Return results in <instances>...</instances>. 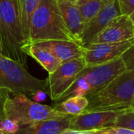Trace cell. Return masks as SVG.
<instances>
[{
    "mask_svg": "<svg viewBox=\"0 0 134 134\" xmlns=\"http://www.w3.org/2000/svg\"><path fill=\"white\" fill-rule=\"evenodd\" d=\"M0 42L2 55L27 68V55L17 0H0Z\"/></svg>",
    "mask_w": 134,
    "mask_h": 134,
    "instance_id": "cell-1",
    "label": "cell"
},
{
    "mask_svg": "<svg viewBox=\"0 0 134 134\" xmlns=\"http://www.w3.org/2000/svg\"><path fill=\"white\" fill-rule=\"evenodd\" d=\"M48 40L75 42L65 25L57 0H40L31 20L29 45Z\"/></svg>",
    "mask_w": 134,
    "mask_h": 134,
    "instance_id": "cell-2",
    "label": "cell"
},
{
    "mask_svg": "<svg viewBox=\"0 0 134 134\" xmlns=\"http://www.w3.org/2000/svg\"><path fill=\"white\" fill-rule=\"evenodd\" d=\"M134 95V65L119 75L101 91L88 98L82 112L129 110Z\"/></svg>",
    "mask_w": 134,
    "mask_h": 134,
    "instance_id": "cell-3",
    "label": "cell"
},
{
    "mask_svg": "<svg viewBox=\"0 0 134 134\" xmlns=\"http://www.w3.org/2000/svg\"><path fill=\"white\" fill-rule=\"evenodd\" d=\"M54 108L29 99L24 93H11L5 102V116L20 126L68 116Z\"/></svg>",
    "mask_w": 134,
    "mask_h": 134,
    "instance_id": "cell-4",
    "label": "cell"
},
{
    "mask_svg": "<svg viewBox=\"0 0 134 134\" xmlns=\"http://www.w3.org/2000/svg\"><path fill=\"white\" fill-rule=\"evenodd\" d=\"M0 88L12 93L32 94L37 91L47 93L46 79H38L31 75L20 63L0 54Z\"/></svg>",
    "mask_w": 134,
    "mask_h": 134,
    "instance_id": "cell-5",
    "label": "cell"
},
{
    "mask_svg": "<svg viewBox=\"0 0 134 134\" xmlns=\"http://www.w3.org/2000/svg\"><path fill=\"white\" fill-rule=\"evenodd\" d=\"M129 68L124 56L100 65L86 67L79 75L86 89V98L101 91L111 82Z\"/></svg>",
    "mask_w": 134,
    "mask_h": 134,
    "instance_id": "cell-6",
    "label": "cell"
},
{
    "mask_svg": "<svg viewBox=\"0 0 134 134\" xmlns=\"http://www.w3.org/2000/svg\"><path fill=\"white\" fill-rule=\"evenodd\" d=\"M86 67L83 57L62 63L58 69L49 74L46 80L47 94L56 103L68 92L79 75Z\"/></svg>",
    "mask_w": 134,
    "mask_h": 134,
    "instance_id": "cell-7",
    "label": "cell"
},
{
    "mask_svg": "<svg viewBox=\"0 0 134 134\" xmlns=\"http://www.w3.org/2000/svg\"><path fill=\"white\" fill-rule=\"evenodd\" d=\"M134 46V39L117 43L90 44L82 48V57L86 67L113 61L125 55Z\"/></svg>",
    "mask_w": 134,
    "mask_h": 134,
    "instance_id": "cell-8",
    "label": "cell"
},
{
    "mask_svg": "<svg viewBox=\"0 0 134 134\" xmlns=\"http://www.w3.org/2000/svg\"><path fill=\"white\" fill-rule=\"evenodd\" d=\"M134 39V24L128 15L114 18L90 44L117 43Z\"/></svg>",
    "mask_w": 134,
    "mask_h": 134,
    "instance_id": "cell-9",
    "label": "cell"
},
{
    "mask_svg": "<svg viewBox=\"0 0 134 134\" xmlns=\"http://www.w3.org/2000/svg\"><path fill=\"white\" fill-rule=\"evenodd\" d=\"M124 111L84 112L72 117L69 129L75 130H100L115 126L119 115Z\"/></svg>",
    "mask_w": 134,
    "mask_h": 134,
    "instance_id": "cell-10",
    "label": "cell"
},
{
    "mask_svg": "<svg viewBox=\"0 0 134 134\" xmlns=\"http://www.w3.org/2000/svg\"><path fill=\"white\" fill-rule=\"evenodd\" d=\"M122 15L117 0L110 1L100 12L85 27L79 40V45L84 48L88 46L93 38L102 31L115 17Z\"/></svg>",
    "mask_w": 134,
    "mask_h": 134,
    "instance_id": "cell-11",
    "label": "cell"
},
{
    "mask_svg": "<svg viewBox=\"0 0 134 134\" xmlns=\"http://www.w3.org/2000/svg\"><path fill=\"white\" fill-rule=\"evenodd\" d=\"M32 45L49 51L62 63L82 57V47L73 41L48 40Z\"/></svg>",
    "mask_w": 134,
    "mask_h": 134,
    "instance_id": "cell-12",
    "label": "cell"
},
{
    "mask_svg": "<svg viewBox=\"0 0 134 134\" xmlns=\"http://www.w3.org/2000/svg\"><path fill=\"white\" fill-rule=\"evenodd\" d=\"M57 3L65 25L75 42L79 44L80 38L85 28V23L75 2L57 0Z\"/></svg>",
    "mask_w": 134,
    "mask_h": 134,
    "instance_id": "cell-13",
    "label": "cell"
},
{
    "mask_svg": "<svg viewBox=\"0 0 134 134\" xmlns=\"http://www.w3.org/2000/svg\"><path fill=\"white\" fill-rule=\"evenodd\" d=\"M72 117L73 115H68L61 119L46 120L20 126L16 134H61L65 130L70 128Z\"/></svg>",
    "mask_w": 134,
    "mask_h": 134,
    "instance_id": "cell-14",
    "label": "cell"
},
{
    "mask_svg": "<svg viewBox=\"0 0 134 134\" xmlns=\"http://www.w3.org/2000/svg\"><path fill=\"white\" fill-rule=\"evenodd\" d=\"M24 51L27 56L35 59L49 73V75L56 71L62 64V62L51 53L34 45L26 46Z\"/></svg>",
    "mask_w": 134,
    "mask_h": 134,
    "instance_id": "cell-15",
    "label": "cell"
},
{
    "mask_svg": "<svg viewBox=\"0 0 134 134\" xmlns=\"http://www.w3.org/2000/svg\"><path fill=\"white\" fill-rule=\"evenodd\" d=\"M39 2L40 0H17L23 34L26 42V46L29 45V35L31 17Z\"/></svg>",
    "mask_w": 134,
    "mask_h": 134,
    "instance_id": "cell-16",
    "label": "cell"
},
{
    "mask_svg": "<svg viewBox=\"0 0 134 134\" xmlns=\"http://www.w3.org/2000/svg\"><path fill=\"white\" fill-rule=\"evenodd\" d=\"M89 100L86 97L75 96L63 101L56 103L53 107L57 111L69 115H78L82 114L88 107Z\"/></svg>",
    "mask_w": 134,
    "mask_h": 134,
    "instance_id": "cell-17",
    "label": "cell"
},
{
    "mask_svg": "<svg viewBox=\"0 0 134 134\" xmlns=\"http://www.w3.org/2000/svg\"><path fill=\"white\" fill-rule=\"evenodd\" d=\"M111 0H78L75 2L83 18L85 27Z\"/></svg>",
    "mask_w": 134,
    "mask_h": 134,
    "instance_id": "cell-18",
    "label": "cell"
},
{
    "mask_svg": "<svg viewBox=\"0 0 134 134\" xmlns=\"http://www.w3.org/2000/svg\"><path fill=\"white\" fill-rule=\"evenodd\" d=\"M115 126L127 128L134 130V111L126 110L122 112L119 115Z\"/></svg>",
    "mask_w": 134,
    "mask_h": 134,
    "instance_id": "cell-19",
    "label": "cell"
},
{
    "mask_svg": "<svg viewBox=\"0 0 134 134\" xmlns=\"http://www.w3.org/2000/svg\"><path fill=\"white\" fill-rule=\"evenodd\" d=\"M20 129V126L8 118H5L0 122V130L8 134H16Z\"/></svg>",
    "mask_w": 134,
    "mask_h": 134,
    "instance_id": "cell-20",
    "label": "cell"
},
{
    "mask_svg": "<svg viewBox=\"0 0 134 134\" xmlns=\"http://www.w3.org/2000/svg\"><path fill=\"white\" fill-rule=\"evenodd\" d=\"M96 134H134V130L123 127L112 126L97 130Z\"/></svg>",
    "mask_w": 134,
    "mask_h": 134,
    "instance_id": "cell-21",
    "label": "cell"
},
{
    "mask_svg": "<svg viewBox=\"0 0 134 134\" xmlns=\"http://www.w3.org/2000/svg\"><path fill=\"white\" fill-rule=\"evenodd\" d=\"M121 14L130 16L134 12V0H117Z\"/></svg>",
    "mask_w": 134,
    "mask_h": 134,
    "instance_id": "cell-22",
    "label": "cell"
},
{
    "mask_svg": "<svg viewBox=\"0 0 134 134\" xmlns=\"http://www.w3.org/2000/svg\"><path fill=\"white\" fill-rule=\"evenodd\" d=\"M11 92L6 89L0 88V122L5 118V105L7 99L11 95Z\"/></svg>",
    "mask_w": 134,
    "mask_h": 134,
    "instance_id": "cell-23",
    "label": "cell"
},
{
    "mask_svg": "<svg viewBox=\"0 0 134 134\" xmlns=\"http://www.w3.org/2000/svg\"><path fill=\"white\" fill-rule=\"evenodd\" d=\"M46 95L47 93L45 92V91H42V90H40V91H37L34 93L31 94L32 96V100L36 102V103H39L41 104L42 102H43L46 98Z\"/></svg>",
    "mask_w": 134,
    "mask_h": 134,
    "instance_id": "cell-24",
    "label": "cell"
},
{
    "mask_svg": "<svg viewBox=\"0 0 134 134\" xmlns=\"http://www.w3.org/2000/svg\"><path fill=\"white\" fill-rule=\"evenodd\" d=\"M97 130H75L72 129H67L61 134H96Z\"/></svg>",
    "mask_w": 134,
    "mask_h": 134,
    "instance_id": "cell-25",
    "label": "cell"
},
{
    "mask_svg": "<svg viewBox=\"0 0 134 134\" xmlns=\"http://www.w3.org/2000/svg\"><path fill=\"white\" fill-rule=\"evenodd\" d=\"M129 110H130V111H134V95L133 97V99H132L130 106V108H129Z\"/></svg>",
    "mask_w": 134,
    "mask_h": 134,
    "instance_id": "cell-26",
    "label": "cell"
},
{
    "mask_svg": "<svg viewBox=\"0 0 134 134\" xmlns=\"http://www.w3.org/2000/svg\"><path fill=\"white\" fill-rule=\"evenodd\" d=\"M130 17L131 20L133 22V24H134V12L132 13V14H131V15H130Z\"/></svg>",
    "mask_w": 134,
    "mask_h": 134,
    "instance_id": "cell-27",
    "label": "cell"
},
{
    "mask_svg": "<svg viewBox=\"0 0 134 134\" xmlns=\"http://www.w3.org/2000/svg\"><path fill=\"white\" fill-rule=\"evenodd\" d=\"M0 134H8V133H5V132H4L3 130H0Z\"/></svg>",
    "mask_w": 134,
    "mask_h": 134,
    "instance_id": "cell-28",
    "label": "cell"
},
{
    "mask_svg": "<svg viewBox=\"0 0 134 134\" xmlns=\"http://www.w3.org/2000/svg\"><path fill=\"white\" fill-rule=\"evenodd\" d=\"M0 54H2V46H1V42H0Z\"/></svg>",
    "mask_w": 134,
    "mask_h": 134,
    "instance_id": "cell-29",
    "label": "cell"
},
{
    "mask_svg": "<svg viewBox=\"0 0 134 134\" xmlns=\"http://www.w3.org/2000/svg\"><path fill=\"white\" fill-rule=\"evenodd\" d=\"M131 50H132V51H133V53H134V46H133V48L131 49Z\"/></svg>",
    "mask_w": 134,
    "mask_h": 134,
    "instance_id": "cell-30",
    "label": "cell"
},
{
    "mask_svg": "<svg viewBox=\"0 0 134 134\" xmlns=\"http://www.w3.org/2000/svg\"><path fill=\"white\" fill-rule=\"evenodd\" d=\"M71 1H73V2H76V1H78V0H71Z\"/></svg>",
    "mask_w": 134,
    "mask_h": 134,
    "instance_id": "cell-31",
    "label": "cell"
}]
</instances>
